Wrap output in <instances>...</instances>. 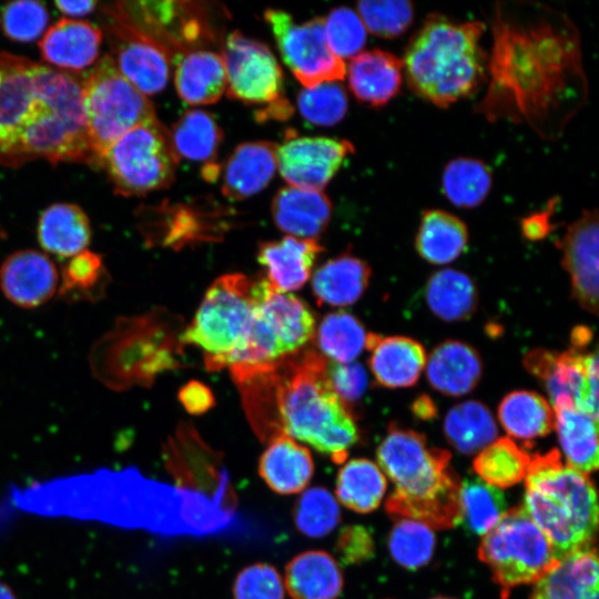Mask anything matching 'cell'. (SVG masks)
<instances>
[{
  "instance_id": "1",
  "label": "cell",
  "mask_w": 599,
  "mask_h": 599,
  "mask_svg": "<svg viewBox=\"0 0 599 599\" xmlns=\"http://www.w3.org/2000/svg\"><path fill=\"white\" fill-rule=\"evenodd\" d=\"M490 27L486 91L475 113L491 123L526 124L547 141L559 139L588 99L577 26L540 2L501 1Z\"/></svg>"
},
{
  "instance_id": "2",
  "label": "cell",
  "mask_w": 599,
  "mask_h": 599,
  "mask_svg": "<svg viewBox=\"0 0 599 599\" xmlns=\"http://www.w3.org/2000/svg\"><path fill=\"white\" fill-rule=\"evenodd\" d=\"M378 467L394 484L386 510L394 519H414L433 529L460 521V480L450 454L429 447L416 430L392 424L377 448Z\"/></svg>"
},
{
  "instance_id": "3",
  "label": "cell",
  "mask_w": 599,
  "mask_h": 599,
  "mask_svg": "<svg viewBox=\"0 0 599 599\" xmlns=\"http://www.w3.org/2000/svg\"><path fill=\"white\" fill-rule=\"evenodd\" d=\"M485 24L430 13L409 39L402 60L409 89L437 108L469 98L487 79Z\"/></svg>"
},
{
  "instance_id": "4",
  "label": "cell",
  "mask_w": 599,
  "mask_h": 599,
  "mask_svg": "<svg viewBox=\"0 0 599 599\" xmlns=\"http://www.w3.org/2000/svg\"><path fill=\"white\" fill-rule=\"evenodd\" d=\"M327 364L314 349H302L280 359L276 413L282 435L306 443L341 463L359 434L352 413L329 385Z\"/></svg>"
},
{
  "instance_id": "5",
  "label": "cell",
  "mask_w": 599,
  "mask_h": 599,
  "mask_svg": "<svg viewBox=\"0 0 599 599\" xmlns=\"http://www.w3.org/2000/svg\"><path fill=\"white\" fill-rule=\"evenodd\" d=\"M182 318L165 308L121 316L92 346L93 377L115 392L149 387L163 373L183 366Z\"/></svg>"
},
{
  "instance_id": "6",
  "label": "cell",
  "mask_w": 599,
  "mask_h": 599,
  "mask_svg": "<svg viewBox=\"0 0 599 599\" xmlns=\"http://www.w3.org/2000/svg\"><path fill=\"white\" fill-rule=\"evenodd\" d=\"M521 507L559 559L592 547L598 526L593 483L564 464L557 449L530 456Z\"/></svg>"
},
{
  "instance_id": "7",
  "label": "cell",
  "mask_w": 599,
  "mask_h": 599,
  "mask_svg": "<svg viewBox=\"0 0 599 599\" xmlns=\"http://www.w3.org/2000/svg\"><path fill=\"white\" fill-rule=\"evenodd\" d=\"M38 102L21 129L16 160L41 156L52 162L93 155L87 132L82 81L38 64Z\"/></svg>"
},
{
  "instance_id": "8",
  "label": "cell",
  "mask_w": 599,
  "mask_h": 599,
  "mask_svg": "<svg viewBox=\"0 0 599 599\" xmlns=\"http://www.w3.org/2000/svg\"><path fill=\"white\" fill-rule=\"evenodd\" d=\"M253 303V281L248 277L240 273L217 277L183 329L182 343L201 347L206 368L221 370L245 335Z\"/></svg>"
},
{
  "instance_id": "9",
  "label": "cell",
  "mask_w": 599,
  "mask_h": 599,
  "mask_svg": "<svg viewBox=\"0 0 599 599\" xmlns=\"http://www.w3.org/2000/svg\"><path fill=\"white\" fill-rule=\"evenodd\" d=\"M87 132L93 155L100 159L124 133L156 119L152 102L104 55L82 81Z\"/></svg>"
},
{
  "instance_id": "10",
  "label": "cell",
  "mask_w": 599,
  "mask_h": 599,
  "mask_svg": "<svg viewBox=\"0 0 599 599\" xmlns=\"http://www.w3.org/2000/svg\"><path fill=\"white\" fill-rule=\"evenodd\" d=\"M478 556L490 568L504 593L519 585L535 583L560 560L547 536L521 506L507 509L483 536Z\"/></svg>"
},
{
  "instance_id": "11",
  "label": "cell",
  "mask_w": 599,
  "mask_h": 599,
  "mask_svg": "<svg viewBox=\"0 0 599 599\" xmlns=\"http://www.w3.org/2000/svg\"><path fill=\"white\" fill-rule=\"evenodd\" d=\"M99 160L115 191L126 196L167 187L179 162L170 133L158 119L124 133Z\"/></svg>"
},
{
  "instance_id": "12",
  "label": "cell",
  "mask_w": 599,
  "mask_h": 599,
  "mask_svg": "<svg viewBox=\"0 0 599 599\" xmlns=\"http://www.w3.org/2000/svg\"><path fill=\"white\" fill-rule=\"evenodd\" d=\"M221 57L229 98L265 105L256 113L260 121L284 120L292 114V106L284 97L282 68L266 44L233 31L226 37Z\"/></svg>"
},
{
  "instance_id": "13",
  "label": "cell",
  "mask_w": 599,
  "mask_h": 599,
  "mask_svg": "<svg viewBox=\"0 0 599 599\" xmlns=\"http://www.w3.org/2000/svg\"><path fill=\"white\" fill-rule=\"evenodd\" d=\"M278 51L294 77L305 87L343 80L346 65L327 45L324 18L295 23L293 17L277 9L264 12Z\"/></svg>"
},
{
  "instance_id": "14",
  "label": "cell",
  "mask_w": 599,
  "mask_h": 599,
  "mask_svg": "<svg viewBox=\"0 0 599 599\" xmlns=\"http://www.w3.org/2000/svg\"><path fill=\"white\" fill-rule=\"evenodd\" d=\"M527 370L545 386L551 402L569 397L575 406L598 420L597 351L577 348L558 353L544 348L528 352L524 358Z\"/></svg>"
},
{
  "instance_id": "15",
  "label": "cell",
  "mask_w": 599,
  "mask_h": 599,
  "mask_svg": "<svg viewBox=\"0 0 599 599\" xmlns=\"http://www.w3.org/2000/svg\"><path fill=\"white\" fill-rule=\"evenodd\" d=\"M164 465L177 486L230 505H236L222 456L199 435L193 425L182 423L163 448Z\"/></svg>"
},
{
  "instance_id": "16",
  "label": "cell",
  "mask_w": 599,
  "mask_h": 599,
  "mask_svg": "<svg viewBox=\"0 0 599 599\" xmlns=\"http://www.w3.org/2000/svg\"><path fill=\"white\" fill-rule=\"evenodd\" d=\"M111 12V58L118 71L144 95L162 91L170 79L171 57L129 20L120 4Z\"/></svg>"
},
{
  "instance_id": "17",
  "label": "cell",
  "mask_w": 599,
  "mask_h": 599,
  "mask_svg": "<svg viewBox=\"0 0 599 599\" xmlns=\"http://www.w3.org/2000/svg\"><path fill=\"white\" fill-rule=\"evenodd\" d=\"M354 151L348 140L288 135L277 145V169L290 186L322 191Z\"/></svg>"
},
{
  "instance_id": "18",
  "label": "cell",
  "mask_w": 599,
  "mask_h": 599,
  "mask_svg": "<svg viewBox=\"0 0 599 599\" xmlns=\"http://www.w3.org/2000/svg\"><path fill=\"white\" fill-rule=\"evenodd\" d=\"M38 63L0 52V156L16 160L21 129L38 102Z\"/></svg>"
},
{
  "instance_id": "19",
  "label": "cell",
  "mask_w": 599,
  "mask_h": 599,
  "mask_svg": "<svg viewBox=\"0 0 599 599\" xmlns=\"http://www.w3.org/2000/svg\"><path fill=\"white\" fill-rule=\"evenodd\" d=\"M598 212L583 210L556 242L570 275L572 297L591 314L598 312Z\"/></svg>"
},
{
  "instance_id": "20",
  "label": "cell",
  "mask_w": 599,
  "mask_h": 599,
  "mask_svg": "<svg viewBox=\"0 0 599 599\" xmlns=\"http://www.w3.org/2000/svg\"><path fill=\"white\" fill-rule=\"evenodd\" d=\"M253 306L268 325L285 357L298 353L316 332L309 306L291 293L273 290L264 277L253 281Z\"/></svg>"
},
{
  "instance_id": "21",
  "label": "cell",
  "mask_w": 599,
  "mask_h": 599,
  "mask_svg": "<svg viewBox=\"0 0 599 599\" xmlns=\"http://www.w3.org/2000/svg\"><path fill=\"white\" fill-rule=\"evenodd\" d=\"M60 273L44 253L20 250L8 255L0 265V288L18 307L37 308L58 294Z\"/></svg>"
},
{
  "instance_id": "22",
  "label": "cell",
  "mask_w": 599,
  "mask_h": 599,
  "mask_svg": "<svg viewBox=\"0 0 599 599\" xmlns=\"http://www.w3.org/2000/svg\"><path fill=\"white\" fill-rule=\"evenodd\" d=\"M366 349L370 352L369 368L378 385L386 388L410 387L425 369L424 346L406 336L382 337L368 333Z\"/></svg>"
},
{
  "instance_id": "23",
  "label": "cell",
  "mask_w": 599,
  "mask_h": 599,
  "mask_svg": "<svg viewBox=\"0 0 599 599\" xmlns=\"http://www.w3.org/2000/svg\"><path fill=\"white\" fill-rule=\"evenodd\" d=\"M323 246L316 240L285 236L260 244L257 261L264 267L267 284L277 292L300 290L308 280Z\"/></svg>"
},
{
  "instance_id": "24",
  "label": "cell",
  "mask_w": 599,
  "mask_h": 599,
  "mask_svg": "<svg viewBox=\"0 0 599 599\" xmlns=\"http://www.w3.org/2000/svg\"><path fill=\"white\" fill-rule=\"evenodd\" d=\"M276 152L277 144L271 141L237 145L223 169V195L242 201L265 189L277 169Z\"/></svg>"
},
{
  "instance_id": "25",
  "label": "cell",
  "mask_w": 599,
  "mask_h": 599,
  "mask_svg": "<svg viewBox=\"0 0 599 599\" xmlns=\"http://www.w3.org/2000/svg\"><path fill=\"white\" fill-rule=\"evenodd\" d=\"M346 72L354 97L372 108L387 104L398 94L403 82L402 60L382 49L358 53Z\"/></svg>"
},
{
  "instance_id": "26",
  "label": "cell",
  "mask_w": 599,
  "mask_h": 599,
  "mask_svg": "<svg viewBox=\"0 0 599 599\" xmlns=\"http://www.w3.org/2000/svg\"><path fill=\"white\" fill-rule=\"evenodd\" d=\"M425 370L434 389L458 397L470 393L478 385L483 375V361L473 346L447 339L428 355Z\"/></svg>"
},
{
  "instance_id": "27",
  "label": "cell",
  "mask_w": 599,
  "mask_h": 599,
  "mask_svg": "<svg viewBox=\"0 0 599 599\" xmlns=\"http://www.w3.org/2000/svg\"><path fill=\"white\" fill-rule=\"evenodd\" d=\"M332 203L322 191L293 186L280 189L272 200L275 225L290 236L315 240L327 227Z\"/></svg>"
},
{
  "instance_id": "28",
  "label": "cell",
  "mask_w": 599,
  "mask_h": 599,
  "mask_svg": "<svg viewBox=\"0 0 599 599\" xmlns=\"http://www.w3.org/2000/svg\"><path fill=\"white\" fill-rule=\"evenodd\" d=\"M102 41L101 30L88 22L61 19L51 26L40 41L42 59L60 69L80 71L92 64Z\"/></svg>"
},
{
  "instance_id": "29",
  "label": "cell",
  "mask_w": 599,
  "mask_h": 599,
  "mask_svg": "<svg viewBox=\"0 0 599 599\" xmlns=\"http://www.w3.org/2000/svg\"><path fill=\"white\" fill-rule=\"evenodd\" d=\"M598 557L593 547L562 557L535 582L530 599H598Z\"/></svg>"
},
{
  "instance_id": "30",
  "label": "cell",
  "mask_w": 599,
  "mask_h": 599,
  "mask_svg": "<svg viewBox=\"0 0 599 599\" xmlns=\"http://www.w3.org/2000/svg\"><path fill=\"white\" fill-rule=\"evenodd\" d=\"M554 405V428L566 465L589 475L598 468V420L578 409L569 397H558Z\"/></svg>"
},
{
  "instance_id": "31",
  "label": "cell",
  "mask_w": 599,
  "mask_h": 599,
  "mask_svg": "<svg viewBox=\"0 0 599 599\" xmlns=\"http://www.w3.org/2000/svg\"><path fill=\"white\" fill-rule=\"evenodd\" d=\"M258 474L275 493L297 494L309 484L314 474V463L305 446L282 435L268 441L260 458Z\"/></svg>"
},
{
  "instance_id": "32",
  "label": "cell",
  "mask_w": 599,
  "mask_h": 599,
  "mask_svg": "<svg viewBox=\"0 0 599 599\" xmlns=\"http://www.w3.org/2000/svg\"><path fill=\"white\" fill-rule=\"evenodd\" d=\"M174 84L179 97L191 105L211 104L226 90V74L221 54L195 49L176 62Z\"/></svg>"
},
{
  "instance_id": "33",
  "label": "cell",
  "mask_w": 599,
  "mask_h": 599,
  "mask_svg": "<svg viewBox=\"0 0 599 599\" xmlns=\"http://www.w3.org/2000/svg\"><path fill=\"white\" fill-rule=\"evenodd\" d=\"M370 276L372 270L366 261L352 253H343L315 271L313 294L319 305H352L367 290Z\"/></svg>"
},
{
  "instance_id": "34",
  "label": "cell",
  "mask_w": 599,
  "mask_h": 599,
  "mask_svg": "<svg viewBox=\"0 0 599 599\" xmlns=\"http://www.w3.org/2000/svg\"><path fill=\"white\" fill-rule=\"evenodd\" d=\"M283 582L293 599H336L343 589V573L328 552L308 550L287 564Z\"/></svg>"
},
{
  "instance_id": "35",
  "label": "cell",
  "mask_w": 599,
  "mask_h": 599,
  "mask_svg": "<svg viewBox=\"0 0 599 599\" xmlns=\"http://www.w3.org/2000/svg\"><path fill=\"white\" fill-rule=\"evenodd\" d=\"M37 235L45 252L70 258L87 250L91 241V225L78 205L55 203L41 213Z\"/></svg>"
},
{
  "instance_id": "36",
  "label": "cell",
  "mask_w": 599,
  "mask_h": 599,
  "mask_svg": "<svg viewBox=\"0 0 599 599\" xmlns=\"http://www.w3.org/2000/svg\"><path fill=\"white\" fill-rule=\"evenodd\" d=\"M468 241L467 225L458 216L441 209L423 212L415 236L423 260L434 265L449 264L466 251Z\"/></svg>"
},
{
  "instance_id": "37",
  "label": "cell",
  "mask_w": 599,
  "mask_h": 599,
  "mask_svg": "<svg viewBox=\"0 0 599 599\" xmlns=\"http://www.w3.org/2000/svg\"><path fill=\"white\" fill-rule=\"evenodd\" d=\"M425 301L434 315L445 322L466 321L476 312L478 290L464 272L443 268L426 282Z\"/></svg>"
},
{
  "instance_id": "38",
  "label": "cell",
  "mask_w": 599,
  "mask_h": 599,
  "mask_svg": "<svg viewBox=\"0 0 599 599\" xmlns=\"http://www.w3.org/2000/svg\"><path fill=\"white\" fill-rule=\"evenodd\" d=\"M449 444L461 454H478L497 439V424L490 409L479 400L454 405L444 419Z\"/></svg>"
},
{
  "instance_id": "39",
  "label": "cell",
  "mask_w": 599,
  "mask_h": 599,
  "mask_svg": "<svg viewBox=\"0 0 599 599\" xmlns=\"http://www.w3.org/2000/svg\"><path fill=\"white\" fill-rule=\"evenodd\" d=\"M498 419L510 437L522 440L547 436L554 428L552 408L531 390L507 394L498 406Z\"/></svg>"
},
{
  "instance_id": "40",
  "label": "cell",
  "mask_w": 599,
  "mask_h": 599,
  "mask_svg": "<svg viewBox=\"0 0 599 599\" xmlns=\"http://www.w3.org/2000/svg\"><path fill=\"white\" fill-rule=\"evenodd\" d=\"M170 139L177 158L215 164L223 132L215 118L207 111L191 109L173 124Z\"/></svg>"
},
{
  "instance_id": "41",
  "label": "cell",
  "mask_w": 599,
  "mask_h": 599,
  "mask_svg": "<svg viewBox=\"0 0 599 599\" xmlns=\"http://www.w3.org/2000/svg\"><path fill=\"white\" fill-rule=\"evenodd\" d=\"M387 481L380 468L372 460L355 458L341 468L336 478V499L346 508L367 514L376 509Z\"/></svg>"
},
{
  "instance_id": "42",
  "label": "cell",
  "mask_w": 599,
  "mask_h": 599,
  "mask_svg": "<svg viewBox=\"0 0 599 599\" xmlns=\"http://www.w3.org/2000/svg\"><path fill=\"white\" fill-rule=\"evenodd\" d=\"M58 296L67 303L99 302L111 282L101 255L85 250L61 267Z\"/></svg>"
},
{
  "instance_id": "43",
  "label": "cell",
  "mask_w": 599,
  "mask_h": 599,
  "mask_svg": "<svg viewBox=\"0 0 599 599\" xmlns=\"http://www.w3.org/2000/svg\"><path fill=\"white\" fill-rule=\"evenodd\" d=\"M493 185L490 167L475 158H456L449 161L441 174V190L447 200L460 209L479 206Z\"/></svg>"
},
{
  "instance_id": "44",
  "label": "cell",
  "mask_w": 599,
  "mask_h": 599,
  "mask_svg": "<svg viewBox=\"0 0 599 599\" xmlns=\"http://www.w3.org/2000/svg\"><path fill=\"white\" fill-rule=\"evenodd\" d=\"M529 461L530 455L526 449L514 439L501 437L477 454L474 469L478 478L501 489L525 479Z\"/></svg>"
},
{
  "instance_id": "45",
  "label": "cell",
  "mask_w": 599,
  "mask_h": 599,
  "mask_svg": "<svg viewBox=\"0 0 599 599\" xmlns=\"http://www.w3.org/2000/svg\"><path fill=\"white\" fill-rule=\"evenodd\" d=\"M459 508V524L479 536L486 535L507 511L501 489L478 477L460 481Z\"/></svg>"
},
{
  "instance_id": "46",
  "label": "cell",
  "mask_w": 599,
  "mask_h": 599,
  "mask_svg": "<svg viewBox=\"0 0 599 599\" xmlns=\"http://www.w3.org/2000/svg\"><path fill=\"white\" fill-rule=\"evenodd\" d=\"M315 334L317 346L334 363H352L366 349L368 333L345 311L325 315Z\"/></svg>"
},
{
  "instance_id": "47",
  "label": "cell",
  "mask_w": 599,
  "mask_h": 599,
  "mask_svg": "<svg viewBox=\"0 0 599 599\" xmlns=\"http://www.w3.org/2000/svg\"><path fill=\"white\" fill-rule=\"evenodd\" d=\"M435 534L428 525L414 519H397L389 538L388 548L396 562L407 569L426 565L435 549Z\"/></svg>"
},
{
  "instance_id": "48",
  "label": "cell",
  "mask_w": 599,
  "mask_h": 599,
  "mask_svg": "<svg viewBox=\"0 0 599 599\" xmlns=\"http://www.w3.org/2000/svg\"><path fill=\"white\" fill-rule=\"evenodd\" d=\"M339 520L338 501L326 488L312 487L302 493L294 510V521L300 532L321 538L331 534Z\"/></svg>"
},
{
  "instance_id": "49",
  "label": "cell",
  "mask_w": 599,
  "mask_h": 599,
  "mask_svg": "<svg viewBox=\"0 0 599 599\" xmlns=\"http://www.w3.org/2000/svg\"><path fill=\"white\" fill-rule=\"evenodd\" d=\"M297 108L309 124L332 126L346 115L348 99L345 89L337 82H324L304 88L297 95Z\"/></svg>"
},
{
  "instance_id": "50",
  "label": "cell",
  "mask_w": 599,
  "mask_h": 599,
  "mask_svg": "<svg viewBox=\"0 0 599 599\" xmlns=\"http://www.w3.org/2000/svg\"><path fill=\"white\" fill-rule=\"evenodd\" d=\"M357 13L372 34L394 39L412 26L415 9L406 0H367L357 3Z\"/></svg>"
},
{
  "instance_id": "51",
  "label": "cell",
  "mask_w": 599,
  "mask_h": 599,
  "mask_svg": "<svg viewBox=\"0 0 599 599\" xmlns=\"http://www.w3.org/2000/svg\"><path fill=\"white\" fill-rule=\"evenodd\" d=\"M324 33L328 48L342 60L361 53L367 39L361 17L346 7L329 11L324 18Z\"/></svg>"
},
{
  "instance_id": "52",
  "label": "cell",
  "mask_w": 599,
  "mask_h": 599,
  "mask_svg": "<svg viewBox=\"0 0 599 599\" xmlns=\"http://www.w3.org/2000/svg\"><path fill=\"white\" fill-rule=\"evenodd\" d=\"M49 21L47 8L39 1L19 0L1 9L4 34L19 42H30L44 31Z\"/></svg>"
},
{
  "instance_id": "53",
  "label": "cell",
  "mask_w": 599,
  "mask_h": 599,
  "mask_svg": "<svg viewBox=\"0 0 599 599\" xmlns=\"http://www.w3.org/2000/svg\"><path fill=\"white\" fill-rule=\"evenodd\" d=\"M233 593L234 599H284V582L273 566L258 562L240 571Z\"/></svg>"
},
{
  "instance_id": "54",
  "label": "cell",
  "mask_w": 599,
  "mask_h": 599,
  "mask_svg": "<svg viewBox=\"0 0 599 599\" xmlns=\"http://www.w3.org/2000/svg\"><path fill=\"white\" fill-rule=\"evenodd\" d=\"M327 376L333 392L351 412V407L363 398L367 389L368 378L365 368L353 362L347 364L331 362L327 364Z\"/></svg>"
},
{
  "instance_id": "55",
  "label": "cell",
  "mask_w": 599,
  "mask_h": 599,
  "mask_svg": "<svg viewBox=\"0 0 599 599\" xmlns=\"http://www.w3.org/2000/svg\"><path fill=\"white\" fill-rule=\"evenodd\" d=\"M335 551L339 560L345 565H354L368 560L374 552L372 535L363 526H346L337 537Z\"/></svg>"
},
{
  "instance_id": "56",
  "label": "cell",
  "mask_w": 599,
  "mask_h": 599,
  "mask_svg": "<svg viewBox=\"0 0 599 599\" xmlns=\"http://www.w3.org/2000/svg\"><path fill=\"white\" fill-rule=\"evenodd\" d=\"M179 399L186 412L200 415L207 412L215 404L212 390L203 383L190 380L179 392Z\"/></svg>"
},
{
  "instance_id": "57",
  "label": "cell",
  "mask_w": 599,
  "mask_h": 599,
  "mask_svg": "<svg viewBox=\"0 0 599 599\" xmlns=\"http://www.w3.org/2000/svg\"><path fill=\"white\" fill-rule=\"evenodd\" d=\"M552 207L554 203H550L548 210L531 214L522 220L521 231L526 238L539 241L548 236L554 227L550 223Z\"/></svg>"
},
{
  "instance_id": "58",
  "label": "cell",
  "mask_w": 599,
  "mask_h": 599,
  "mask_svg": "<svg viewBox=\"0 0 599 599\" xmlns=\"http://www.w3.org/2000/svg\"><path fill=\"white\" fill-rule=\"evenodd\" d=\"M55 7L65 16L82 17L90 13L97 6V1H55Z\"/></svg>"
},
{
  "instance_id": "59",
  "label": "cell",
  "mask_w": 599,
  "mask_h": 599,
  "mask_svg": "<svg viewBox=\"0 0 599 599\" xmlns=\"http://www.w3.org/2000/svg\"><path fill=\"white\" fill-rule=\"evenodd\" d=\"M413 414L423 420H428L437 415V409L433 400L427 395H420L412 405Z\"/></svg>"
},
{
  "instance_id": "60",
  "label": "cell",
  "mask_w": 599,
  "mask_h": 599,
  "mask_svg": "<svg viewBox=\"0 0 599 599\" xmlns=\"http://www.w3.org/2000/svg\"><path fill=\"white\" fill-rule=\"evenodd\" d=\"M592 333L589 327L578 326L571 332V346L587 348L590 345Z\"/></svg>"
},
{
  "instance_id": "61",
  "label": "cell",
  "mask_w": 599,
  "mask_h": 599,
  "mask_svg": "<svg viewBox=\"0 0 599 599\" xmlns=\"http://www.w3.org/2000/svg\"><path fill=\"white\" fill-rule=\"evenodd\" d=\"M0 599H18V597L8 583L0 581Z\"/></svg>"
},
{
  "instance_id": "62",
  "label": "cell",
  "mask_w": 599,
  "mask_h": 599,
  "mask_svg": "<svg viewBox=\"0 0 599 599\" xmlns=\"http://www.w3.org/2000/svg\"><path fill=\"white\" fill-rule=\"evenodd\" d=\"M433 599H451V598H446V597H436V598H433Z\"/></svg>"
}]
</instances>
